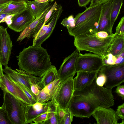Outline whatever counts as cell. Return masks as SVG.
I'll list each match as a JSON object with an SVG mask.
<instances>
[{
    "label": "cell",
    "instance_id": "1",
    "mask_svg": "<svg viewBox=\"0 0 124 124\" xmlns=\"http://www.w3.org/2000/svg\"><path fill=\"white\" fill-rule=\"evenodd\" d=\"M96 80V78L90 85L74 90L68 108L74 116L89 118L98 108L114 105L112 89L98 85Z\"/></svg>",
    "mask_w": 124,
    "mask_h": 124
},
{
    "label": "cell",
    "instance_id": "2",
    "mask_svg": "<svg viewBox=\"0 0 124 124\" xmlns=\"http://www.w3.org/2000/svg\"><path fill=\"white\" fill-rule=\"evenodd\" d=\"M16 57L19 69L35 76L42 77L52 66L50 56L41 46L24 48Z\"/></svg>",
    "mask_w": 124,
    "mask_h": 124
},
{
    "label": "cell",
    "instance_id": "3",
    "mask_svg": "<svg viewBox=\"0 0 124 124\" xmlns=\"http://www.w3.org/2000/svg\"><path fill=\"white\" fill-rule=\"evenodd\" d=\"M102 4L90 6L74 17L75 26L68 29L69 34L74 37L92 33L94 34L97 30L100 18Z\"/></svg>",
    "mask_w": 124,
    "mask_h": 124
},
{
    "label": "cell",
    "instance_id": "4",
    "mask_svg": "<svg viewBox=\"0 0 124 124\" xmlns=\"http://www.w3.org/2000/svg\"><path fill=\"white\" fill-rule=\"evenodd\" d=\"M115 35L113 34L101 39L92 33L80 35L74 37V45L79 51H89L103 58L105 55Z\"/></svg>",
    "mask_w": 124,
    "mask_h": 124
},
{
    "label": "cell",
    "instance_id": "5",
    "mask_svg": "<svg viewBox=\"0 0 124 124\" xmlns=\"http://www.w3.org/2000/svg\"><path fill=\"white\" fill-rule=\"evenodd\" d=\"M3 92L2 106L6 110L11 124H25V115L27 104L10 94L1 87Z\"/></svg>",
    "mask_w": 124,
    "mask_h": 124
},
{
    "label": "cell",
    "instance_id": "6",
    "mask_svg": "<svg viewBox=\"0 0 124 124\" xmlns=\"http://www.w3.org/2000/svg\"><path fill=\"white\" fill-rule=\"evenodd\" d=\"M104 75L105 87L112 89L124 82V62L113 65H104L99 70Z\"/></svg>",
    "mask_w": 124,
    "mask_h": 124
},
{
    "label": "cell",
    "instance_id": "7",
    "mask_svg": "<svg viewBox=\"0 0 124 124\" xmlns=\"http://www.w3.org/2000/svg\"><path fill=\"white\" fill-rule=\"evenodd\" d=\"M104 65L102 58L95 54H83L79 52L76 63V71H97Z\"/></svg>",
    "mask_w": 124,
    "mask_h": 124
},
{
    "label": "cell",
    "instance_id": "8",
    "mask_svg": "<svg viewBox=\"0 0 124 124\" xmlns=\"http://www.w3.org/2000/svg\"><path fill=\"white\" fill-rule=\"evenodd\" d=\"M73 77L62 82L53 99L60 108L65 109L68 108L74 91Z\"/></svg>",
    "mask_w": 124,
    "mask_h": 124
},
{
    "label": "cell",
    "instance_id": "9",
    "mask_svg": "<svg viewBox=\"0 0 124 124\" xmlns=\"http://www.w3.org/2000/svg\"><path fill=\"white\" fill-rule=\"evenodd\" d=\"M35 19L27 5L26 8L23 12L18 15H14L11 19L12 23L8 26L15 31L20 32L25 29Z\"/></svg>",
    "mask_w": 124,
    "mask_h": 124
},
{
    "label": "cell",
    "instance_id": "10",
    "mask_svg": "<svg viewBox=\"0 0 124 124\" xmlns=\"http://www.w3.org/2000/svg\"><path fill=\"white\" fill-rule=\"evenodd\" d=\"M79 52L76 49L66 58L57 70L59 78L63 82L70 77L74 76L76 73V62Z\"/></svg>",
    "mask_w": 124,
    "mask_h": 124
},
{
    "label": "cell",
    "instance_id": "11",
    "mask_svg": "<svg viewBox=\"0 0 124 124\" xmlns=\"http://www.w3.org/2000/svg\"><path fill=\"white\" fill-rule=\"evenodd\" d=\"M98 124H118L120 119L116 112L110 108L100 107L94 112L92 115Z\"/></svg>",
    "mask_w": 124,
    "mask_h": 124
},
{
    "label": "cell",
    "instance_id": "12",
    "mask_svg": "<svg viewBox=\"0 0 124 124\" xmlns=\"http://www.w3.org/2000/svg\"><path fill=\"white\" fill-rule=\"evenodd\" d=\"M52 5L49 6L40 15L21 33L17 41H21L27 38L29 39L34 38L43 26L46 14L51 8Z\"/></svg>",
    "mask_w": 124,
    "mask_h": 124
},
{
    "label": "cell",
    "instance_id": "13",
    "mask_svg": "<svg viewBox=\"0 0 124 124\" xmlns=\"http://www.w3.org/2000/svg\"><path fill=\"white\" fill-rule=\"evenodd\" d=\"M1 77L2 80L1 87L5 88L13 96L26 104L32 105L22 90L11 80L7 74H3Z\"/></svg>",
    "mask_w": 124,
    "mask_h": 124
},
{
    "label": "cell",
    "instance_id": "14",
    "mask_svg": "<svg viewBox=\"0 0 124 124\" xmlns=\"http://www.w3.org/2000/svg\"><path fill=\"white\" fill-rule=\"evenodd\" d=\"M13 46L7 28H4L1 32L0 43V57L2 65L5 67H8Z\"/></svg>",
    "mask_w": 124,
    "mask_h": 124
},
{
    "label": "cell",
    "instance_id": "15",
    "mask_svg": "<svg viewBox=\"0 0 124 124\" xmlns=\"http://www.w3.org/2000/svg\"><path fill=\"white\" fill-rule=\"evenodd\" d=\"M112 1V0H109L102 4L101 12L97 30V32L105 31L109 35L113 34L111 29Z\"/></svg>",
    "mask_w": 124,
    "mask_h": 124
},
{
    "label": "cell",
    "instance_id": "16",
    "mask_svg": "<svg viewBox=\"0 0 124 124\" xmlns=\"http://www.w3.org/2000/svg\"><path fill=\"white\" fill-rule=\"evenodd\" d=\"M3 71L13 81L21 84L31 90V74L20 69L13 70L8 66L3 69Z\"/></svg>",
    "mask_w": 124,
    "mask_h": 124
},
{
    "label": "cell",
    "instance_id": "17",
    "mask_svg": "<svg viewBox=\"0 0 124 124\" xmlns=\"http://www.w3.org/2000/svg\"><path fill=\"white\" fill-rule=\"evenodd\" d=\"M62 11L63 9L61 5L60 4L58 5L48 20L50 21L49 25L46 32L42 36L33 42V46H41L42 43L50 36Z\"/></svg>",
    "mask_w": 124,
    "mask_h": 124
},
{
    "label": "cell",
    "instance_id": "18",
    "mask_svg": "<svg viewBox=\"0 0 124 124\" xmlns=\"http://www.w3.org/2000/svg\"><path fill=\"white\" fill-rule=\"evenodd\" d=\"M98 71L77 72L76 76L73 78L74 90L80 89L90 84L96 78Z\"/></svg>",
    "mask_w": 124,
    "mask_h": 124
},
{
    "label": "cell",
    "instance_id": "19",
    "mask_svg": "<svg viewBox=\"0 0 124 124\" xmlns=\"http://www.w3.org/2000/svg\"><path fill=\"white\" fill-rule=\"evenodd\" d=\"M53 104L52 100L48 101L44 103L42 108L38 110H34L32 105H28L25 115V124H31L38 116L49 111L52 107Z\"/></svg>",
    "mask_w": 124,
    "mask_h": 124
},
{
    "label": "cell",
    "instance_id": "20",
    "mask_svg": "<svg viewBox=\"0 0 124 124\" xmlns=\"http://www.w3.org/2000/svg\"><path fill=\"white\" fill-rule=\"evenodd\" d=\"M124 34H116L114 37L106 54L111 53L118 56L124 52Z\"/></svg>",
    "mask_w": 124,
    "mask_h": 124
},
{
    "label": "cell",
    "instance_id": "21",
    "mask_svg": "<svg viewBox=\"0 0 124 124\" xmlns=\"http://www.w3.org/2000/svg\"><path fill=\"white\" fill-rule=\"evenodd\" d=\"M27 2L24 0L13 1L0 13L8 15H18L22 13L27 8Z\"/></svg>",
    "mask_w": 124,
    "mask_h": 124
},
{
    "label": "cell",
    "instance_id": "22",
    "mask_svg": "<svg viewBox=\"0 0 124 124\" xmlns=\"http://www.w3.org/2000/svg\"><path fill=\"white\" fill-rule=\"evenodd\" d=\"M41 77V79L40 83V90L50 83L59 78L57 70L55 66L52 65L51 68Z\"/></svg>",
    "mask_w": 124,
    "mask_h": 124
},
{
    "label": "cell",
    "instance_id": "23",
    "mask_svg": "<svg viewBox=\"0 0 124 124\" xmlns=\"http://www.w3.org/2000/svg\"><path fill=\"white\" fill-rule=\"evenodd\" d=\"M27 3L35 18L41 14L49 5L48 2L40 3L36 1L28 0Z\"/></svg>",
    "mask_w": 124,
    "mask_h": 124
},
{
    "label": "cell",
    "instance_id": "24",
    "mask_svg": "<svg viewBox=\"0 0 124 124\" xmlns=\"http://www.w3.org/2000/svg\"><path fill=\"white\" fill-rule=\"evenodd\" d=\"M123 0H112L111 13V29L112 31L114 23L120 13Z\"/></svg>",
    "mask_w": 124,
    "mask_h": 124
},
{
    "label": "cell",
    "instance_id": "25",
    "mask_svg": "<svg viewBox=\"0 0 124 124\" xmlns=\"http://www.w3.org/2000/svg\"><path fill=\"white\" fill-rule=\"evenodd\" d=\"M62 82L60 78H57L43 89L49 95L50 101L54 98Z\"/></svg>",
    "mask_w": 124,
    "mask_h": 124
},
{
    "label": "cell",
    "instance_id": "26",
    "mask_svg": "<svg viewBox=\"0 0 124 124\" xmlns=\"http://www.w3.org/2000/svg\"><path fill=\"white\" fill-rule=\"evenodd\" d=\"M15 83L24 92L32 105L37 102L36 96L32 93L31 90L21 84L16 82Z\"/></svg>",
    "mask_w": 124,
    "mask_h": 124
},
{
    "label": "cell",
    "instance_id": "27",
    "mask_svg": "<svg viewBox=\"0 0 124 124\" xmlns=\"http://www.w3.org/2000/svg\"><path fill=\"white\" fill-rule=\"evenodd\" d=\"M67 29L73 28L75 26V20L73 16L71 15L68 17L64 19L61 23Z\"/></svg>",
    "mask_w": 124,
    "mask_h": 124
},
{
    "label": "cell",
    "instance_id": "28",
    "mask_svg": "<svg viewBox=\"0 0 124 124\" xmlns=\"http://www.w3.org/2000/svg\"><path fill=\"white\" fill-rule=\"evenodd\" d=\"M36 96L37 102L44 103L50 101L49 95L42 89L40 90L39 93Z\"/></svg>",
    "mask_w": 124,
    "mask_h": 124
},
{
    "label": "cell",
    "instance_id": "29",
    "mask_svg": "<svg viewBox=\"0 0 124 124\" xmlns=\"http://www.w3.org/2000/svg\"><path fill=\"white\" fill-rule=\"evenodd\" d=\"M0 124H11L6 110L2 106L0 107Z\"/></svg>",
    "mask_w": 124,
    "mask_h": 124
},
{
    "label": "cell",
    "instance_id": "30",
    "mask_svg": "<svg viewBox=\"0 0 124 124\" xmlns=\"http://www.w3.org/2000/svg\"><path fill=\"white\" fill-rule=\"evenodd\" d=\"M102 58L104 65H113L115 64L117 57L113 55L111 53H108L106 54Z\"/></svg>",
    "mask_w": 124,
    "mask_h": 124
},
{
    "label": "cell",
    "instance_id": "31",
    "mask_svg": "<svg viewBox=\"0 0 124 124\" xmlns=\"http://www.w3.org/2000/svg\"><path fill=\"white\" fill-rule=\"evenodd\" d=\"M66 112L62 124H70L73 121L74 116L72 113L69 108L65 109Z\"/></svg>",
    "mask_w": 124,
    "mask_h": 124
},
{
    "label": "cell",
    "instance_id": "32",
    "mask_svg": "<svg viewBox=\"0 0 124 124\" xmlns=\"http://www.w3.org/2000/svg\"><path fill=\"white\" fill-rule=\"evenodd\" d=\"M49 111L38 116L33 120V122H34V123L31 124H43L44 122L47 119L48 112Z\"/></svg>",
    "mask_w": 124,
    "mask_h": 124
},
{
    "label": "cell",
    "instance_id": "33",
    "mask_svg": "<svg viewBox=\"0 0 124 124\" xmlns=\"http://www.w3.org/2000/svg\"><path fill=\"white\" fill-rule=\"evenodd\" d=\"M105 81L104 75L99 71L96 77V81L97 84L99 86L103 87L104 85Z\"/></svg>",
    "mask_w": 124,
    "mask_h": 124
},
{
    "label": "cell",
    "instance_id": "34",
    "mask_svg": "<svg viewBox=\"0 0 124 124\" xmlns=\"http://www.w3.org/2000/svg\"><path fill=\"white\" fill-rule=\"evenodd\" d=\"M115 35L124 34V17H122L116 28Z\"/></svg>",
    "mask_w": 124,
    "mask_h": 124
},
{
    "label": "cell",
    "instance_id": "35",
    "mask_svg": "<svg viewBox=\"0 0 124 124\" xmlns=\"http://www.w3.org/2000/svg\"><path fill=\"white\" fill-rule=\"evenodd\" d=\"M65 113L66 112L65 109L60 108L58 106L57 110V124H62Z\"/></svg>",
    "mask_w": 124,
    "mask_h": 124
},
{
    "label": "cell",
    "instance_id": "36",
    "mask_svg": "<svg viewBox=\"0 0 124 124\" xmlns=\"http://www.w3.org/2000/svg\"><path fill=\"white\" fill-rule=\"evenodd\" d=\"M58 4L55 1L45 16L43 26L45 25L49 20L54 10L57 8Z\"/></svg>",
    "mask_w": 124,
    "mask_h": 124
},
{
    "label": "cell",
    "instance_id": "37",
    "mask_svg": "<svg viewBox=\"0 0 124 124\" xmlns=\"http://www.w3.org/2000/svg\"><path fill=\"white\" fill-rule=\"evenodd\" d=\"M117 115L122 120L121 123L122 124L124 123V103L118 106L116 111Z\"/></svg>",
    "mask_w": 124,
    "mask_h": 124
},
{
    "label": "cell",
    "instance_id": "38",
    "mask_svg": "<svg viewBox=\"0 0 124 124\" xmlns=\"http://www.w3.org/2000/svg\"><path fill=\"white\" fill-rule=\"evenodd\" d=\"M49 23L47 25L45 24L42 27L35 37L33 38V42L43 35L46 32L49 25Z\"/></svg>",
    "mask_w": 124,
    "mask_h": 124
},
{
    "label": "cell",
    "instance_id": "39",
    "mask_svg": "<svg viewBox=\"0 0 124 124\" xmlns=\"http://www.w3.org/2000/svg\"><path fill=\"white\" fill-rule=\"evenodd\" d=\"M117 95L121 98L122 99H124V85H119L117 86L115 91Z\"/></svg>",
    "mask_w": 124,
    "mask_h": 124
},
{
    "label": "cell",
    "instance_id": "40",
    "mask_svg": "<svg viewBox=\"0 0 124 124\" xmlns=\"http://www.w3.org/2000/svg\"><path fill=\"white\" fill-rule=\"evenodd\" d=\"M94 34L98 38L101 39L105 38L109 35L107 32L103 31L97 32Z\"/></svg>",
    "mask_w": 124,
    "mask_h": 124
},
{
    "label": "cell",
    "instance_id": "41",
    "mask_svg": "<svg viewBox=\"0 0 124 124\" xmlns=\"http://www.w3.org/2000/svg\"><path fill=\"white\" fill-rule=\"evenodd\" d=\"M31 89L32 93L36 96L39 94L40 90L36 84L32 83L31 85Z\"/></svg>",
    "mask_w": 124,
    "mask_h": 124
},
{
    "label": "cell",
    "instance_id": "42",
    "mask_svg": "<svg viewBox=\"0 0 124 124\" xmlns=\"http://www.w3.org/2000/svg\"><path fill=\"white\" fill-rule=\"evenodd\" d=\"M92 0H78L79 6L86 8V6L91 2Z\"/></svg>",
    "mask_w": 124,
    "mask_h": 124
},
{
    "label": "cell",
    "instance_id": "43",
    "mask_svg": "<svg viewBox=\"0 0 124 124\" xmlns=\"http://www.w3.org/2000/svg\"><path fill=\"white\" fill-rule=\"evenodd\" d=\"M124 52L122 53L119 55L117 57L115 64H117L124 62Z\"/></svg>",
    "mask_w": 124,
    "mask_h": 124
},
{
    "label": "cell",
    "instance_id": "44",
    "mask_svg": "<svg viewBox=\"0 0 124 124\" xmlns=\"http://www.w3.org/2000/svg\"><path fill=\"white\" fill-rule=\"evenodd\" d=\"M44 104V103H41L37 102L32 105V106L34 110H38L42 108Z\"/></svg>",
    "mask_w": 124,
    "mask_h": 124
},
{
    "label": "cell",
    "instance_id": "45",
    "mask_svg": "<svg viewBox=\"0 0 124 124\" xmlns=\"http://www.w3.org/2000/svg\"><path fill=\"white\" fill-rule=\"evenodd\" d=\"M13 1L7 3L2 5H0V13L5 8H6L9 4Z\"/></svg>",
    "mask_w": 124,
    "mask_h": 124
},
{
    "label": "cell",
    "instance_id": "46",
    "mask_svg": "<svg viewBox=\"0 0 124 124\" xmlns=\"http://www.w3.org/2000/svg\"><path fill=\"white\" fill-rule=\"evenodd\" d=\"M14 15H8L1 21V23L5 22L7 20L11 19Z\"/></svg>",
    "mask_w": 124,
    "mask_h": 124
},
{
    "label": "cell",
    "instance_id": "47",
    "mask_svg": "<svg viewBox=\"0 0 124 124\" xmlns=\"http://www.w3.org/2000/svg\"><path fill=\"white\" fill-rule=\"evenodd\" d=\"M100 0H92L90 6L94 5H95L99 3Z\"/></svg>",
    "mask_w": 124,
    "mask_h": 124
},
{
    "label": "cell",
    "instance_id": "48",
    "mask_svg": "<svg viewBox=\"0 0 124 124\" xmlns=\"http://www.w3.org/2000/svg\"><path fill=\"white\" fill-rule=\"evenodd\" d=\"M8 15V14L6 13L0 14V23H1V21Z\"/></svg>",
    "mask_w": 124,
    "mask_h": 124
},
{
    "label": "cell",
    "instance_id": "49",
    "mask_svg": "<svg viewBox=\"0 0 124 124\" xmlns=\"http://www.w3.org/2000/svg\"><path fill=\"white\" fill-rule=\"evenodd\" d=\"M2 64L0 57V76H1L3 74V69L2 67Z\"/></svg>",
    "mask_w": 124,
    "mask_h": 124
},
{
    "label": "cell",
    "instance_id": "50",
    "mask_svg": "<svg viewBox=\"0 0 124 124\" xmlns=\"http://www.w3.org/2000/svg\"><path fill=\"white\" fill-rule=\"evenodd\" d=\"M13 1L11 0H0V5Z\"/></svg>",
    "mask_w": 124,
    "mask_h": 124
},
{
    "label": "cell",
    "instance_id": "51",
    "mask_svg": "<svg viewBox=\"0 0 124 124\" xmlns=\"http://www.w3.org/2000/svg\"><path fill=\"white\" fill-rule=\"evenodd\" d=\"M36 1L39 3H43L46 2H48L50 0H33Z\"/></svg>",
    "mask_w": 124,
    "mask_h": 124
},
{
    "label": "cell",
    "instance_id": "52",
    "mask_svg": "<svg viewBox=\"0 0 124 124\" xmlns=\"http://www.w3.org/2000/svg\"><path fill=\"white\" fill-rule=\"evenodd\" d=\"M5 22L8 25H9L11 24L12 23V20L11 19H9L6 20Z\"/></svg>",
    "mask_w": 124,
    "mask_h": 124
},
{
    "label": "cell",
    "instance_id": "53",
    "mask_svg": "<svg viewBox=\"0 0 124 124\" xmlns=\"http://www.w3.org/2000/svg\"><path fill=\"white\" fill-rule=\"evenodd\" d=\"M4 27L3 26H0V42L1 39V32L2 30Z\"/></svg>",
    "mask_w": 124,
    "mask_h": 124
},
{
    "label": "cell",
    "instance_id": "54",
    "mask_svg": "<svg viewBox=\"0 0 124 124\" xmlns=\"http://www.w3.org/2000/svg\"><path fill=\"white\" fill-rule=\"evenodd\" d=\"M109 0H100L99 3L102 4L107 2Z\"/></svg>",
    "mask_w": 124,
    "mask_h": 124
},
{
    "label": "cell",
    "instance_id": "55",
    "mask_svg": "<svg viewBox=\"0 0 124 124\" xmlns=\"http://www.w3.org/2000/svg\"><path fill=\"white\" fill-rule=\"evenodd\" d=\"M2 80L1 77L0 76V88H1L2 85Z\"/></svg>",
    "mask_w": 124,
    "mask_h": 124
},
{
    "label": "cell",
    "instance_id": "56",
    "mask_svg": "<svg viewBox=\"0 0 124 124\" xmlns=\"http://www.w3.org/2000/svg\"><path fill=\"white\" fill-rule=\"evenodd\" d=\"M11 0L13 1H18L21 0H24L26 2H27V1L25 0Z\"/></svg>",
    "mask_w": 124,
    "mask_h": 124
},
{
    "label": "cell",
    "instance_id": "57",
    "mask_svg": "<svg viewBox=\"0 0 124 124\" xmlns=\"http://www.w3.org/2000/svg\"><path fill=\"white\" fill-rule=\"evenodd\" d=\"M55 0H50V1L51 2H53V1H54Z\"/></svg>",
    "mask_w": 124,
    "mask_h": 124
},
{
    "label": "cell",
    "instance_id": "58",
    "mask_svg": "<svg viewBox=\"0 0 124 124\" xmlns=\"http://www.w3.org/2000/svg\"><path fill=\"white\" fill-rule=\"evenodd\" d=\"M26 1H27V2L28 1V0H25Z\"/></svg>",
    "mask_w": 124,
    "mask_h": 124
},
{
    "label": "cell",
    "instance_id": "59",
    "mask_svg": "<svg viewBox=\"0 0 124 124\" xmlns=\"http://www.w3.org/2000/svg\"></svg>",
    "mask_w": 124,
    "mask_h": 124
}]
</instances>
